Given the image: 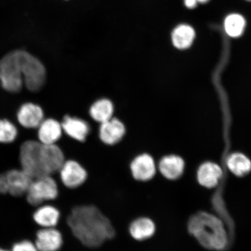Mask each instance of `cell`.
Returning <instances> with one entry per match:
<instances>
[{
  "label": "cell",
  "instance_id": "1",
  "mask_svg": "<svg viewBox=\"0 0 251 251\" xmlns=\"http://www.w3.org/2000/svg\"><path fill=\"white\" fill-rule=\"evenodd\" d=\"M75 239L89 249H97L113 239L116 230L111 220L98 206L84 203L75 205L61 222Z\"/></svg>",
  "mask_w": 251,
  "mask_h": 251
},
{
  "label": "cell",
  "instance_id": "2",
  "mask_svg": "<svg viewBox=\"0 0 251 251\" xmlns=\"http://www.w3.org/2000/svg\"><path fill=\"white\" fill-rule=\"evenodd\" d=\"M188 233L204 249L215 251L227 247L228 236L224 222L218 216L206 211L195 213L188 221Z\"/></svg>",
  "mask_w": 251,
  "mask_h": 251
},
{
  "label": "cell",
  "instance_id": "3",
  "mask_svg": "<svg viewBox=\"0 0 251 251\" xmlns=\"http://www.w3.org/2000/svg\"><path fill=\"white\" fill-rule=\"evenodd\" d=\"M23 51L14 50L0 59V83L8 92H20L24 85Z\"/></svg>",
  "mask_w": 251,
  "mask_h": 251
},
{
  "label": "cell",
  "instance_id": "4",
  "mask_svg": "<svg viewBox=\"0 0 251 251\" xmlns=\"http://www.w3.org/2000/svg\"><path fill=\"white\" fill-rule=\"evenodd\" d=\"M60 193V184L55 176L45 175L33 178L26 194L28 203L36 207L43 203L53 202Z\"/></svg>",
  "mask_w": 251,
  "mask_h": 251
},
{
  "label": "cell",
  "instance_id": "5",
  "mask_svg": "<svg viewBox=\"0 0 251 251\" xmlns=\"http://www.w3.org/2000/svg\"><path fill=\"white\" fill-rule=\"evenodd\" d=\"M24 84L31 92L42 89L46 80V70L39 59L26 51H23Z\"/></svg>",
  "mask_w": 251,
  "mask_h": 251
},
{
  "label": "cell",
  "instance_id": "6",
  "mask_svg": "<svg viewBox=\"0 0 251 251\" xmlns=\"http://www.w3.org/2000/svg\"><path fill=\"white\" fill-rule=\"evenodd\" d=\"M59 184L66 189L74 190L83 186L89 177V173L80 161L67 159L57 174Z\"/></svg>",
  "mask_w": 251,
  "mask_h": 251
},
{
  "label": "cell",
  "instance_id": "7",
  "mask_svg": "<svg viewBox=\"0 0 251 251\" xmlns=\"http://www.w3.org/2000/svg\"><path fill=\"white\" fill-rule=\"evenodd\" d=\"M128 169L133 179L141 183L151 182L158 173L154 158L147 152L134 156L128 164Z\"/></svg>",
  "mask_w": 251,
  "mask_h": 251
},
{
  "label": "cell",
  "instance_id": "8",
  "mask_svg": "<svg viewBox=\"0 0 251 251\" xmlns=\"http://www.w3.org/2000/svg\"><path fill=\"white\" fill-rule=\"evenodd\" d=\"M40 146L39 141L27 140L20 147L19 159L21 169L33 178L45 176L40 163Z\"/></svg>",
  "mask_w": 251,
  "mask_h": 251
},
{
  "label": "cell",
  "instance_id": "9",
  "mask_svg": "<svg viewBox=\"0 0 251 251\" xmlns=\"http://www.w3.org/2000/svg\"><path fill=\"white\" fill-rule=\"evenodd\" d=\"M40 158L44 174L51 176L57 174L67 159L64 151L56 144L51 145L41 144Z\"/></svg>",
  "mask_w": 251,
  "mask_h": 251
},
{
  "label": "cell",
  "instance_id": "10",
  "mask_svg": "<svg viewBox=\"0 0 251 251\" xmlns=\"http://www.w3.org/2000/svg\"><path fill=\"white\" fill-rule=\"evenodd\" d=\"M127 231L131 239L136 242H146L155 237L157 225L154 219L150 216L140 215L129 222Z\"/></svg>",
  "mask_w": 251,
  "mask_h": 251
},
{
  "label": "cell",
  "instance_id": "11",
  "mask_svg": "<svg viewBox=\"0 0 251 251\" xmlns=\"http://www.w3.org/2000/svg\"><path fill=\"white\" fill-rule=\"evenodd\" d=\"M39 251H60L64 244V235L58 227L40 228L34 241Z\"/></svg>",
  "mask_w": 251,
  "mask_h": 251
},
{
  "label": "cell",
  "instance_id": "12",
  "mask_svg": "<svg viewBox=\"0 0 251 251\" xmlns=\"http://www.w3.org/2000/svg\"><path fill=\"white\" fill-rule=\"evenodd\" d=\"M62 216L58 207L54 203L49 202L36 207L32 219L40 228L56 227L60 224Z\"/></svg>",
  "mask_w": 251,
  "mask_h": 251
},
{
  "label": "cell",
  "instance_id": "13",
  "mask_svg": "<svg viewBox=\"0 0 251 251\" xmlns=\"http://www.w3.org/2000/svg\"><path fill=\"white\" fill-rule=\"evenodd\" d=\"M223 175V169L217 163L206 161L198 168L196 179L200 186L206 189H213L218 187Z\"/></svg>",
  "mask_w": 251,
  "mask_h": 251
},
{
  "label": "cell",
  "instance_id": "14",
  "mask_svg": "<svg viewBox=\"0 0 251 251\" xmlns=\"http://www.w3.org/2000/svg\"><path fill=\"white\" fill-rule=\"evenodd\" d=\"M157 166L159 174L169 181L179 179L183 176L186 169V163L183 158L175 154L163 156Z\"/></svg>",
  "mask_w": 251,
  "mask_h": 251
},
{
  "label": "cell",
  "instance_id": "15",
  "mask_svg": "<svg viewBox=\"0 0 251 251\" xmlns=\"http://www.w3.org/2000/svg\"><path fill=\"white\" fill-rule=\"evenodd\" d=\"M126 133L125 126L121 120L112 118L100 124L99 137L105 145L114 146L123 139Z\"/></svg>",
  "mask_w": 251,
  "mask_h": 251
},
{
  "label": "cell",
  "instance_id": "16",
  "mask_svg": "<svg viewBox=\"0 0 251 251\" xmlns=\"http://www.w3.org/2000/svg\"><path fill=\"white\" fill-rule=\"evenodd\" d=\"M44 111L39 105L26 102L20 106L17 117L22 126L26 128H37L44 120Z\"/></svg>",
  "mask_w": 251,
  "mask_h": 251
},
{
  "label": "cell",
  "instance_id": "17",
  "mask_svg": "<svg viewBox=\"0 0 251 251\" xmlns=\"http://www.w3.org/2000/svg\"><path fill=\"white\" fill-rule=\"evenodd\" d=\"M9 193L10 195L20 197L26 195L33 178L23 169H11L5 172Z\"/></svg>",
  "mask_w": 251,
  "mask_h": 251
},
{
  "label": "cell",
  "instance_id": "18",
  "mask_svg": "<svg viewBox=\"0 0 251 251\" xmlns=\"http://www.w3.org/2000/svg\"><path fill=\"white\" fill-rule=\"evenodd\" d=\"M37 128L38 141L45 145L56 144L64 132L61 123L52 118L44 119Z\"/></svg>",
  "mask_w": 251,
  "mask_h": 251
},
{
  "label": "cell",
  "instance_id": "19",
  "mask_svg": "<svg viewBox=\"0 0 251 251\" xmlns=\"http://www.w3.org/2000/svg\"><path fill=\"white\" fill-rule=\"evenodd\" d=\"M61 125L63 131L78 142L84 143L90 133L89 125L80 118L66 116Z\"/></svg>",
  "mask_w": 251,
  "mask_h": 251
},
{
  "label": "cell",
  "instance_id": "20",
  "mask_svg": "<svg viewBox=\"0 0 251 251\" xmlns=\"http://www.w3.org/2000/svg\"><path fill=\"white\" fill-rule=\"evenodd\" d=\"M228 171L237 177H244L251 172V160L242 152H235L229 155L226 162Z\"/></svg>",
  "mask_w": 251,
  "mask_h": 251
},
{
  "label": "cell",
  "instance_id": "21",
  "mask_svg": "<svg viewBox=\"0 0 251 251\" xmlns=\"http://www.w3.org/2000/svg\"><path fill=\"white\" fill-rule=\"evenodd\" d=\"M114 103L108 99H101L94 102L89 109V114L94 121L100 124L113 118Z\"/></svg>",
  "mask_w": 251,
  "mask_h": 251
},
{
  "label": "cell",
  "instance_id": "22",
  "mask_svg": "<svg viewBox=\"0 0 251 251\" xmlns=\"http://www.w3.org/2000/svg\"><path fill=\"white\" fill-rule=\"evenodd\" d=\"M195 37V30L190 25H178L172 33L173 45L177 49H187L192 45Z\"/></svg>",
  "mask_w": 251,
  "mask_h": 251
},
{
  "label": "cell",
  "instance_id": "23",
  "mask_svg": "<svg viewBox=\"0 0 251 251\" xmlns=\"http://www.w3.org/2000/svg\"><path fill=\"white\" fill-rule=\"evenodd\" d=\"M246 26V22L242 15L232 14L227 16L225 21L226 32L230 37H238L242 35Z\"/></svg>",
  "mask_w": 251,
  "mask_h": 251
},
{
  "label": "cell",
  "instance_id": "24",
  "mask_svg": "<svg viewBox=\"0 0 251 251\" xmlns=\"http://www.w3.org/2000/svg\"><path fill=\"white\" fill-rule=\"evenodd\" d=\"M17 127L7 119H0V143L9 144L17 139Z\"/></svg>",
  "mask_w": 251,
  "mask_h": 251
},
{
  "label": "cell",
  "instance_id": "25",
  "mask_svg": "<svg viewBox=\"0 0 251 251\" xmlns=\"http://www.w3.org/2000/svg\"><path fill=\"white\" fill-rule=\"evenodd\" d=\"M11 251H39L34 241L24 240L14 244Z\"/></svg>",
  "mask_w": 251,
  "mask_h": 251
},
{
  "label": "cell",
  "instance_id": "26",
  "mask_svg": "<svg viewBox=\"0 0 251 251\" xmlns=\"http://www.w3.org/2000/svg\"><path fill=\"white\" fill-rule=\"evenodd\" d=\"M9 193V188L5 173L0 174V194H7Z\"/></svg>",
  "mask_w": 251,
  "mask_h": 251
},
{
  "label": "cell",
  "instance_id": "27",
  "mask_svg": "<svg viewBox=\"0 0 251 251\" xmlns=\"http://www.w3.org/2000/svg\"><path fill=\"white\" fill-rule=\"evenodd\" d=\"M197 0H184V4L188 8L193 9L197 6Z\"/></svg>",
  "mask_w": 251,
  "mask_h": 251
},
{
  "label": "cell",
  "instance_id": "28",
  "mask_svg": "<svg viewBox=\"0 0 251 251\" xmlns=\"http://www.w3.org/2000/svg\"><path fill=\"white\" fill-rule=\"evenodd\" d=\"M198 2H201V3H205L208 1V0H197Z\"/></svg>",
  "mask_w": 251,
  "mask_h": 251
},
{
  "label": "cell",
  "instance_id": "29",
  "mask_svg": "<svg viewBox=\"0 0 251 251\" xmlns=\"http://www.w3.org/2000/svg\"><path fill=\"white\" fill-rule=\"evenodd\" d=\"M0 251H9L7 250L2 249V248H0Z\"/></svg>",
  "mask_w": 251,
  "mask_h": 251
},
{
  "label": "cell",
  "instance_id": "30",
  "mask_svg": "<svg viewBox=\"0 0 251 251\" xmlns=\"http://www.w3.org/2000/svg\"><path fill=\"white\" fill-rule=\"evenodd\" d=\"M247 1H251V0H247Z\"/></svg>",
  "mask_w": 251,
  "mask_h": 251
}]
</instances>
